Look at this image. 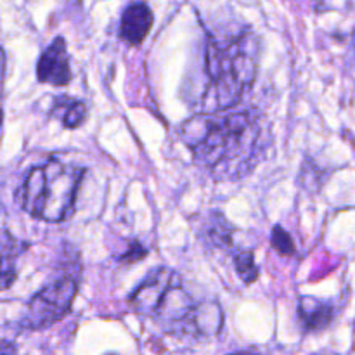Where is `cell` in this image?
<instances>
[{
  "instance_id": "1",
  "label": "cell",
  "mask_w": 355,
  "mask_h": 355,
  "mask_svg": "<svg viewBox=\"0 0 355 355\" xmlns=\"http://www.w3.org/2000/svg\"><path fill=\"white\" fill-rule=\"evenodd\" d=\"M180 137L215 180H239L263 155V118L255 110L200 113L184 121Z\"/></svg>"
},
{
  "instance_id": "2",
  "label": "cell",
  "mask_w": 355,
  "mask_h": 355,
  "mask_svg": "<svg viewBox=\"0 0 355 355\" xmlns=\"http://www.w3.org/2000/svg\"><path fill=\"white\" fill-rule=\"evenodd\" d=\"M260 44L252 30H243L231 38L207 37L205 44V89L201 111L217 113L232 110L257 78Z\"/></svg>"
},
{
  "instance_id": "3",
  "label": "cell",
  "mask_w": 355,
  "mask_h": 355,
  "mask_svg": "<svg viewBox=\"0 0 355 355\" xmlns=\"http://www.w3.org/2000/svg\"><path fill=\"white\" fill-rule=\"evenodd\" d=\"M83 175V166L51 158L28 170L16 200L37 220L59 224L71 217Z\"/></svg>"
},
{
  "instance_id": "4",
  "label": "cell",
  "mask_w": 355,
  "mask_h": 355,
  "mask_svg": "<svg viewBox=\"0 0 355 355\" xmlns=\"http://www.w3.org/2000/svg\"><path fill=\"white\" fill-rule=\"evenodd\" d=\"M78 293V276L64 274L42 288L28 302V311L21 326L28 329H45L55 324L71 311L73 300Z\"/></svg>"
},
{
  "instance_id": "5",
  "label": "cell",
  "mask_w": 355,
  "mask_h": 355,
  "mask_svg": "<svg viewBox=\"0 0 355 355\" xmlns=\"http://www.w3.org/2000/svg\"><path fill=\"white\" fill-rule=\"evenodd\" d=\"M179 279L180 277L172 269H166V267H158V269L151 270L146 276V279L135 288L130 298H128L132 309L137 314L153 318L156 311H158L159 304L163 302V298L170 291V288Z\"/></svg>"
},
{
  "instance_id": "6",
  "label": "cell",
  "mask_w": 355,
  "mask_h": 355,
  "mask_svg": "<svg viewBox=\"0 0 355 355\" xmlns=\"http://www.w3.org/2000/svg\"><path fill=\"white\" fill-rule=\"evenodd\" d=\"M37 78L40 83H49L54 87H64L71 82V69L66 40L58 37L42 52L37 64Z\"/></svg>"
},
{
  "instance_id": "7",
  "label": "cell",
  "mask_w": 355,
  "mask_h": 355,
  "mask_svg": "<svg viewBox=\"0 0 355 355\" xmlns=\"http://www.w3.org/2000/svg\"><path fill=\"white\" fill-rule=\"evenodd\" d=\"M151 7L146 2H132L127 9L123 10L120 19V38L125 44L132 47H139L153 28Z\"/></svg>"
},
{
  "instance_id": "8",
  "label": "cell",
  "mask_w": 355,
  "mask_h": 355,
  "mask_svg": "<svg viewBox=\"0 0 355 355\" xmlns=\"http://www.w3.org/2000/svg\"><path fill=\"white\" fill-rule=\"evenodd\" d=\"M298 318L307 333L322 331L331 324L333 318H335V309L328 302L304 297L300 298V304H298Z\"/></svg>"
},
{
  "instance_id": "9",
  "label": "cell",
  "mask_w": 355,
  "mask_h": 355,
  "mask_svg": "<svg viewBox=\"0 0 355 355\" xmlns=\"http://www.w3.org/2000/svg\"><path fill=\"white\" fill-rule=\"evenodd\" d=\"M52 116H58L64 128L75 130L87 120V106L82 101L71 99L68 96H58L52 106Z\"/></svg>"
},
{
  "instance_id": "10",
  "label": "cell",
  "mask_w": 355,
  "mask_h": 355,
  "mask_svg": "<svg viewBox=\"0 0 355 355\" xmlns=\"http://www.w3.org/2000/svg\"><path fill=\"white\" fill-rule=\"evenodd\" d=\"M28 248L26 243L17 241L9 234V231L2 232V286L3 290L12 284L16 279V262L21 253Z\"/></svg>"
},
{
  "instance_id": "11",
  "label": "cell",
  "mask_w": 355,
  "mask_h": 355,
  "mask_svg": "<svg viewBox=\"0 0 355 355\" xmlns=\"http://www.w3.org/2000/svg\"><path fill=\"white\" fill-rule=\"evenodd\" d=\"M234 267L238 276L241 277V281L245 284H252L259 279V266L255 262V255L250 250H245V252L236 253L234 257Z\"/></svg>"
},
{
  "instance_id": "12",
  "label": "cell",
  "mask_w": 355,
  "mask_h": 355,
  "mask_svg": "<svg viewBox=\"0 0 355 355\" xmlns=\"http://www.w3.org/2000/svg\"><path fill=\"white\" fill-rule=\"evenodd\" d=\"M208 241L215 246H231L232 243V227L229 225V222L225 220L224 215L215 214V218L211 220L210 227L207 229Z\"/></svg>"
},
{
  "instance_id": "13",
  "label": "cell",
  "mask_w": 355,
  "mask_h": 355,
  "mask_svg": "<svg viewBox=\"0 0 355 355\" xmlns=\"http://www.w3.org/2000/svg\"><path fill=\"white\" fill-rule=\"evenodd\" d=\"M270 245L281 257H291L295 253L293 238L281 225H274L272 234H270Z\"/></svg>"
},
{
  "instance_id": "14",
  "label": "cell",
  "mask_w": 355,
  "mask_h": 355,
  "mask_svg": "<svg viewBox=\"0 0 355 355\" xmlns=\"http://www.w3.org/2000/svg\"><path fill=\"white\" fill-rule=\"evenodd\" d=\"M146 257H148V250H146L141 243H132V245L128 246L127 253H125V255H121L120 262L121 263H135V262H141V260L146 259Z\"/></svg>"
},
{
  "instance_id": "15",
  "label": "cell",
  "mask_w": 355,
  "mask_h": 355,
  "mask_svg": "<svg viewBox=\"0 0 355 355\" xmlns=\"http://www.w3.org/2000/svg\"><path fill=\"white\" fill-rule=\"evenodd\" d=\"M229 355H259V354L252 352V350H241V352H234V354H229Z\"/></svg>"
},
{
  "instance_id": "16",
  "label": "cell",
  "mask_w": 355,
  "mask_h": 355,
  "mask_svg": "<svg viewBox=\"0 0 355 355\" xmlns=\"http://www.w3.org/2000/svg\"><path fill=\"white\" fill-rule=\"evenodd\" d=\"M354 61H355V31H354Z\"/></svg>"
},
{
  "instance_id": "17",
  "label": "cell",
  "mask_w": 355,
  "mask_h": 355,
  "mask_svg": "<svg viewBox=\"0 0 355 355\" xmlns=\"http://www.w3.org/2000/svg\"><path fill=\"white\" fill-rule=\"evenodd\" d=\"M107 355H114V354H107Z\"/></svg>"
}]
</instances>
